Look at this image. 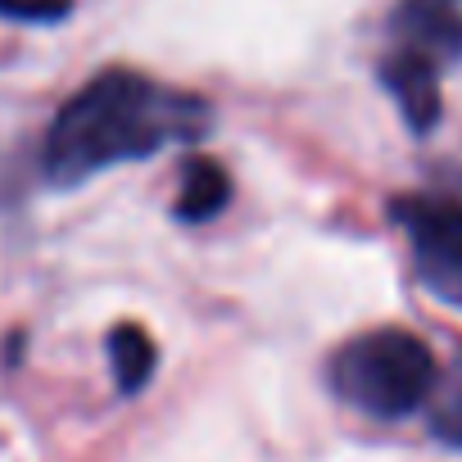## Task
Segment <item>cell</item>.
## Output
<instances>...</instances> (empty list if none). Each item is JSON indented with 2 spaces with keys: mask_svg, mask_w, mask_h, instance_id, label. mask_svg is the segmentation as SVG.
<instances>
[{
  "mask_svg": "<svg viewBox=\"0 0 462 462\" xmlns=\"http://www.w3.org/2000/svg\"><path fill=\"white\" fill-rule=\"evenodd\" d=\"M208 127V105L145 73L109 69L87 82L51 123L46 177L60 186L87 181L100 168L159 154L163 145L195 141Z\"/></svg>",
  "mask_w": 462,
  "mask_h": 462,
  "instance_id": "obj_1",
  "label": "cell"
},
{
  "mask_svg": "<svg viewBox=\"0 0 462 462\" xmlns=\"http://www.w3.org/2000/svg\"><path fill=\"white\" fill-rule=\"evenodd\" d=\"M439 381L435 354L421 336L381 327L358 340H349L331 358V385L345 403L372 412V417H408L417 412Z\"/></svg>",
  "mask_w": 462,
  "mask_h": 462,
  "instance_id": "obj_2",
  "label": "cell"
},
{
  "mask_svg": "<svg viewBox=\"0 0 462 462\" xmlns=\"http://www.w3.org/2000/svg\"><path fill=\"white\" fill-rule=\"evenodd\" d=\"M394 217L403 222L421 277L430 282L435 295L462 304V199H399Z\"/></svg>",
  "mask_w": 462,
  "mask_h": 462,
  "instance_id": "obj_3",
  "label": "cell"
},
{
  "mask_svg": "<svg viewBox=\"0 0 462 462\" xmlns=\"http://www.w3.org/2000/svg\"><path fill=\"white\" fill-rule=\"evenodd\" d=\"M399 51L426 55L430 64L462 60V0H408L394 19Z\"/></svg>",
  "mask_w": 462,
  "mask_h": 462,
  "instance_id": "obj_4",
  "label": "cell"
},
{
  "mask_svg": "<svg viewBox=\"0 0 462 462\" xmlns=\"http://www.w3.org/2000/svg\"><path fill=\"white\" fill-rule=\"evenodd\" d=\"M381 78L417 132L435 127V118H439V64H430L426 55H412V51H394L381 64Z\"/></svg>",
  "mask_w": 462,
  "mask_h": 462,
  "instance_id": "obj_5",
  "label": "cell"
},
{
  "mask_svg": "<svg viewBox=\"0 0 462 462\" xmlns=\"http://www.w3.org/2000/svg\"><path fill=\"white\" fill-rule=\"evenodd\" d=\"M226 199H231V181H226L222 163L190 159L181 168V195H177V217L181 222H208L226 208Z\"/></svg>",
  "mask_w": 462,
  "mask_h": 462,
  "instance_id": "obj_6",
  "label": "cell"
},
{
  "mask_svg": "<svg viewBox=\"0 0 462 462\" xmlns=\"http://www.w3.org/2000/svg\"><path fill=\"white\" fill-rule=\"evenodd\" d=\"M109 358H114L118 390H123V394H136V390L150 381V372H154V340H150L141 327L123 322V327H114V336H109Z\"/></svg>",
  "mask_w": 462,
  "mask_h": 462,
  "instance_id": "obj_7",
  "label": "cell"
},
{
  "mask_svg": "<svg viewBox=\"0 0 462 462\" xmlns=\"http://www.w3.org/2000/svg\"><path fill=\"white\" fill-rule=\"evenodd\" d=\"M430 426L448 444H462V363L448 376L435 381V390H430Z\"/></svg>",
  "mask_w": 462,
  "mask_h": 462,
  "instance_id": "obj_8",
  "label": "cell"
},
{
  "mask_svg": "<svg viewBox=\"0 0 462 462\" xmlns=\"http://www.w3.org/2000/svg\"><path fill=\"white\" fill-rule=\"evenodd\" d=\"M69 0H0V14L10 19H60Z\"/></svg>",
  "mask_w": 462,
  "mask_h": 462,
  "instance_id": "obj_9",
  "label": "cell"
}]
</instances>
